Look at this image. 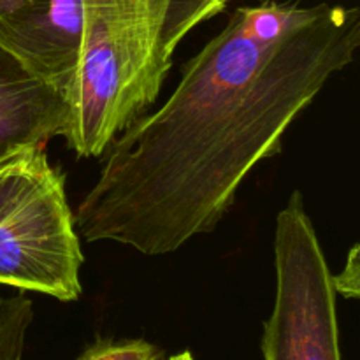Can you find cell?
Wrapping results in <instances>:
<instances>
[{
  "label": "cell",
  "instance_id": "obj_1",
  "mask_svg": "<svg viewBox=\"0 0 360 360\" xmlns=\"http://www.w3.org/2000/svg\"><path fill=\"white\" fill-rule=\"evenodd\" d=\"M359 44V7H238L183 65L167 102L105 148L74 213L77 234L157 257L213 232L239 185L280 153L290 123Z\"/></svg>",
  "mask_w": 360,
  "mask_h": 360
},
{
  "label": "cell",
  "instance_id": "obj_9",
  "mask_svg": "<svg viewBox=\"0 0 360 360\" xmlns=\"http://www.w3.org/2000/svg\"><path fill=\"white\" fill-rule=\"evenodd\" d=\"M44 150L46 146L28 148V150L14 155L13 158L0 164V210L6 204V200L9 199V195L13 193L14 186L18 185L21 176L34 165V162L37 160V157Z\"/></svg>",
  "mask_w": 360,
  "mask_h": 360
},
{
  "label": "cell",
  "instance_id": "obj_8",
  "mask_svg": "<svg viewBox=\"0 0 360 360\" xmlns=\"http://www.w3.org/2000/svg\"><path fill=\"white\" fill-rule=\"evenodd\" d=\"M164 352L144 340H97L76 360H160Z\"/></svg>",
  "mask_w": 360,
  "mask_h": 360
},
{
  "label": "cell",
  "instance_id": "obj_4",
  "mask_svg": "<svg viewBox=\"0 0 360 360\" xmlns=\"http://www.w3.org/2000/svg\"><path fill=\"white\" fill-rule=\"evenodd\" d=\"M83 260L65 178L44 150L0 210V283L76 301Z\"/></svg>",
  "mask_w": 360,
  "mask_h": 360
},
{
  "label": "cell",
  "instance_id": "obj_5",
  "mask_svg": "<svg viewBox=\"0 0 360 360\" xmlns=\"http://www.w3.org/2000/svg\"><path fill=\"white\" fill-rule=\"evenodd\" d=\"M83 41V0H0V46L72 111Z\"/></svg>",
  "mask_w": 360,
  "mask_h": 360
},
{
  "label": "cell",
  "instance_id": "obj_10",
  "mask_svg": "<svg viewBox=\"0 0 360 360\" xmlns=\"http://www.w3.org/2000/svg\"><path fill=\"white\" fill-rule=\"evenodd\" d=\"M359 246L355 245L354 248L348 253L347 266L341 269V273H338L336 276L333 274V285L336 294L345 295L348 299L359 297Z\"/></svg>",
  "mask_w": 360,
  "mask_h": 360
},
{
  "label": "cell",
  "instance_id": "obj_7",
  "mask_svg": "<svg viewBox=\"0 0 360 360\" xmlns=\"http://www.w3.org/2000/svg\"><path fill=\"white\" fill-rule=\"evenodd\" d=\"M34 322V304L25 294L0 297V360H25L27 334Z\"/></svg>",
  "mask_w": 360,
  "mask_h": 360
},
{
  "label": "cell",
  "instance_id": "obj_2",
  "mask_svg": "<svg viewBox=\"0 0 360 360\" xmlns=\"http://www.w3.org/2000/svg\"><path fill=\"white\" fill-rule=\"evenodd\" d=\"M229 0H83V41L67 146L105 148L157 101L181 39Z\"/></svg>",
  "mask_w": 360,
  "mask_h": 360
},
{
  "label": "cell",
  "instance_id": "obj_6",
  "mask_svg": "<svg viewBox=\"0 0 360 360\" xmlns=\"http://www.w3.org/2000/svg\"><path fill=\"white\" fill-rule=\"evenodd\" d=\"M70 120L69 102L0 46V164L65 137Z\"/></svg>",
  "mask_w": 360,
  "mask_h": 360
},
{
  "label": "cell",
  "instance_id": "obj_11",
  "mask_svg": "<svg viewBox=\"0 0 360 360\" xmlns=\"http://www.w3.org/2000/svg\"><path fill=\"white\" fill-rule=\"evenodd\" d=\"M160 360H193V355L192 352L185 350V352H179V354H174V355H169V357H162Z\"/></svg>",
  "mask_w": 360,
  "mask_h": 360
},
{
  "label": "cell",
  "instance_id": "obj_3",
  "mask_svg": "<svg viewBox=\"0 0 360 360\" xmlns=\"http://www.w3.org/2000/svg\"><path fill=\"white\" fill-rule=\"evenodd\" d=\"M276 295L262 323L264 360H343L333 273L295 190L274 229Z\"/></svg>",
  "mask_w": 360,
  "mask_h": 360
},
{
  "label": "cell",
  "instance_id": "obj_12",
  "mask_svg": "<svg viewBox=\"0 0 360 360\" xmlns=\"http://www.w3.org/2000/svg\"><path fill=\"white\" fill-rule=\"evenodd\" d=\"M257 2H260V4H266V2H273V0H257Z\"/></svg>",
  "mask_w": 360,
  "mask_h": 360
}]
</instances>
